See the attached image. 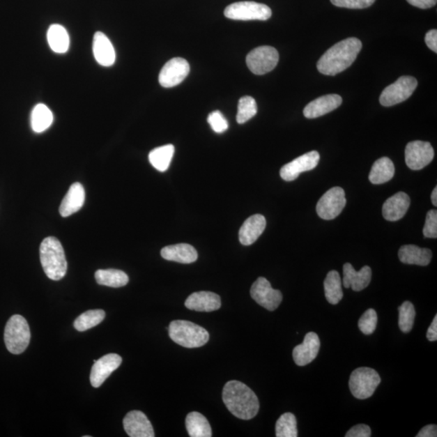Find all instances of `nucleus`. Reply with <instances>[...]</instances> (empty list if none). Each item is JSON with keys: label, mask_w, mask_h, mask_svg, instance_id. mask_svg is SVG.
<instances>
[{"label": "nucleus", "mask_w": 437, "mask_h": 437, "mask_svg": "<svg viewBox=\"0 0 437 437\" xmlns=\"http://www.w3.org/2000/svg\"><path fill=\"white\" fill-rule=\"evenodd\" d=\"M95 279L98 284L112 288H121L129 282L128 275L116 269L98 270Z\"/></svg>", "instance_id": "c756f323"}, {"label": "nucleus", "mask_w": 437, "mask_h": 437, "mask_svg": "<svg viewBox=\"0 0 437 437\" xmlns=\"http://www.w3.org/2000/svg\"><path fill=\"white\" fill-rule=\"evenodd\" d=\"M399 258L403 263L425 267L430 263L433 253L429 249L420 248L415 245H406L400 248Z\"/></svg>", "instance_id": "a878e982"}, {"label": "nucleus", "mask_w": 437, "mask_h": 437, "mask_svg": "<svg viewBox=\"0 0 437 437\" xmlns=\"http://www.w3.org/2000/svg\"><path fill=\"white\" fill-rule=\"evenodd\" d=\"M93 50L97 62L103 67H112L116 59V54L109 38L102 32L94 34Z\"/></svg>", "instance_id": "412c9836"}, {"label": "nucleus", "mask_w": 437, "mask_h": 437, "mask_svg": "<svg viewBox=\"0 0 437 437\" xmlns=\"http://www.w3.org/2000/svg\"><path fill=\"white\" fill-rule=\"evenodd\" d=\"M394 173L393 162L388 158H383L376 160L371 169L369 178L373 184H383L393 178Z\"/></svg>", "instance_id": "bb28decb"}, {"label": "nucleus", "mask_w": 437, "mask_h": 437, "mask_svg": "<svg viewBox=\"0 0 437 437\" xmlns=\"http://www.w3.org/2000/svg\"><path fill=\"white\" fill-rule=\"evenodd\" d=\"M434 158V149L429 142H410L405 150L406 164L413 170H420L429 165Z\"/></svg>", "instance_id": "f8f14e48"}, {"label": "nucleus", "mask_w": 437, "mask_h": 437, "mask_svg": "<svg viewBox=\"0 0 437 437\" xmlns=\"http://www.w3.org/2000/svg\"><path fill=\"white\" fill-rule=\"evenodd\" d=\"M279 59L277 49L264 46L251 50L246 57V64L254 74L262 75L273 71L277 66Z\"/></svg>", "instance_id": "1a4fd4ad"}, {"label": "nucleus", "mask_w": 437, "mask_h": 437, "mask_svg": "<svg viewBox=\"0 0 437 437\" xmlns=\"http://www.w3.org/2000/svg\"><path fill=\"white\" fill-rule=\"evenodd\" d=\"M84 200L85 192L83 185L79 183L72 184L60 205V215L63 217H68L77 213L82 208Z\"/></svg>", "instance_id": "b1692460"}, {"label": "nucleus", "mask_w": 437, "mask_h": 437, "mask_svg": "<svg viewBox=\"0 0 437 437\" xmlns=\"http://www.w3.org/2000/svg\"><path fill=\"white\" fill-rule=\"evenodd\" d=\"M425 43L433 52L437 53V31L436 29H431L426 33Z\"/></svg>", "instance_id": "37998d69"}, {"label": "nucleus", "mask_w": 437, "mask_h": 437, "mask_svg": "<svg viewBox=\"0 0 437 437\" xmlns=\"http://www.w3.org/2000/svg\"><path fill=\"white\" fill-rule=\"evenodd\" d=\"M325 298L331 305H337L344 298L342 279L338 271L330 270L324 281Z\"/></svg>", "instance_id": "7c9ffc66"}, {"label": "nucleus", "mask_w": 437, "mask_h": 437, "mask_svg": "<svg viewBox=\"0 0 437 437\" xmlns=\"http://www.w3.org/2000/svg\"><path fill=\"white\" fill-rule=\"evenodd\" d=\"M362 48L358 38H350L334 45L320 58L316 68L320 73L335 75L345 71L355 62Z\"/></svg>", "instance_id": "f257e3e1"}, {"label": "nucleus", "mask_w": 437, "mask_h": 437, "mask_svg": "<svg viewBox=\"0 0 437 437\" xmlns=\"http://www.w3.org/2000/svg\"><path fill=\"white\" fill-rule=\"evenodd\" d=\"M169 335L174 343L187 348H200L208 343L210 337L202 326L185 320L172 321L169 326Z\"/></svg>", "instance_id": "20e7f679"}, {"label": "nucleus", "mask_w": 437, "mask_h": 437, "mask_svg": "<svg viewBox=\"0 0 437 437\" xmlns=\"http://www.w3.org/2000/svg\"><path fill=\"white\" fill-rule=\"evenodd\" d=\"M346 204V200L344 189L335 187L329 190L319 199L316 204V213L321 219L334 220L343 212Z\"/></svg>", "instance_id": "9d476101"}, {"label": "nucleus", "mask_w": 437, "mask_h": 437, "mask_svg": "<svg viewBox=\"0 0 437 437\" xmlns=\"http://www.w3.org/2000/svg\"><path fill=\"white\" fill-rule=\"evenodd\" d=\"M418 82L417 79L408 75L400 77L394 84L386 87L380 96V103L383 107H393L397 104L405 102L416 89Z\"/></svg>", "instance_id": "6e6552de"}, {"label": "nucleus", "mask_w": 437, "mask_h": 437, "mask_svg": "<svg viewBox=\"0 0 437 437\" xmlns=\"http://www.w3.org/2000/svg\"><path fill=\"white\" fill-rule=\"evenodd\" d=\"M275 435L277 437H296L298 436V421L291 413H284L276 422Z\"/></svg>", "instance_id": "f704fd0d"}, {"label": "nucleus", "mask_w": 437, "mask_h": 437, "mask_svg": "<svg viewBox=\"0 0 437 437\" xmlns=\"http://www.w3.org/2000/svg\"><path fill=\"white\" fill-rule=\"evenodd\" d=\"M105 311L102 309L89 310L75 321L74 328L78 331H86L97 326L104 320Z\"/></svg>", "instance_id": "72a5a7b5"}, {"label": "nucleus", "mask_w": 437, "mask_h": 437, "mask_svg": "<svg viewBox=\"0 0 437 437\" xmlns=\"http://www.w3.org/2000/svg\"><path fill=\"white\" fill-rule=\"evenodd\" d=\"M437 436V427L434 424H429L422 429L416 437H436Z\"/></svg>", "instance_id": "a18cd8bd"}, {"label": "nucleus", "mask_w": 437, "mask_h": 437, "mask_svg": "<svg viewBox=\"0 0 437 437\" xmlns=\"http://www.w3.org/2000/svg\"><path fill=\"white\" fill-rule=\"evenodd\" d=\"M381 383L380 376L371 368H359L351 373L349 388L351 394L358 399H367L374 394Z\"/></svg>", "instance_id": "423d86ee"}, {"label": "nucleus", "mask_w": 437, "mask_h": 437, "mask_svg": "<svg viewBox=\"0 0 437 437\" xmlns=\"http://www.w3.org/2000/svg\"><path fill=\"white\" fill-rule=\"evenodd\" d=\"M123 359L118 354H108L98 360H94V365L90 374V383L94 388H98L122 364Z\"/></svg>", "instance_id": "2eb2a0df"}, {"label": "nucleus", "mask_w": 437, "mask_h": 437, "mask_svg": "<svg viewBox=\"0 0 437 437\" xmlns=\"http://www.w3.org/2000/svg\"><path fill=\"white\" fill-rule=\"evenodd\" d=\"M208 122L215 133H223L229 128L227 120L219 110H215L209 114Z\"/></svg>", "instance_id": "58836bf2"}, {"label": "nucleus", "mask_w": 437, "mask_h": 437, "mask_svg": "<svg viewBox=\"0 0 437 437\" xmlns=\"http://www.w3.org/2000/svg\"><path fill=\"white\" fill-rule=\"evenodd\" d=\"M399 328L404 333H409L413 328L415 310L413 303L410 301H405V302L399 307Z\"/></svg>", "instance_id": "e433bc0d"}, {"label": "nucleus", "mask_w": 437, "mask_h": 437, "mask_svg": "<svg viewBox=\"0 0 437 437\" xmlns=\"http://www.w3.org/2000/svg\"><path fill=\"white\" fill-rule=\"evenodd\" d=\"M223 401L227 408L238 419L254 418L259 411V401L254 392L238 381H230L223 390Z\"/></svg>", "instance_id": "f03ea898"}, {"label": "nucleus", "mask_w": 437, "mask_h": 437, "mask_svg": "<svg viewBox=\"0 0 437 437\" xmlns=\"http://www.w3.org/2000/svg\"><path fill=\"white\" fill-rule=\"evenodd\" d=\"M427 339L431 342L437 340V315L435 316L433 323H431L428 332H427Z\"/></svg>", "instance_id": "49530a36"}, {"label": "nucleus", "mask_w": 437, "mask_h": 437, "mask_svg": "<svg viewBox=\"0 0 437 437\" xmlns=\"http://www.w3.org/2000/svg\"><path fill=\"white\" fill-rule=\"evenodd\" d=\"M431 203H433V204L436 206V205H437V188L436 187L434 188L433 193H431Z\"/></svg>", "instance_id": "de8ad7c7"}, {"label": "nucleus", "mask_w": 437, "mask_h": 437, "mask_svg": "<svg viewBox=\"0 0 437 437\" xmlns=\"http://www.w3.org/2000/svg\"><path fill=\"white\" fill-rule=\"evenodd\" d=\"M123 427L130 437H154V430L148 417L140 411H132L125 416Z\"/></svg>", "instance_id": "dca6fc26"}, {"label": "nucleus", "mask_w": 437, "mask_h": 437, "mask_svg": "<svg viewBox=\"0 0 437 437\" xmlns=\"http://www.w3.org/2000/svg\"><path fill=\"white\" fill-rule=\"evenodd\" d=\"M162 258L180 263H194L198 259L197 250L189 244H177L167 246L162 250Z\"/></svg>", "instance_id": "393cba45"}, {"label": "nucleus", "mask_w": 437, "mask_h": 437, "mask_svg": "<svg viewBox=\"0 0 437 437\" xmlns=\"http://www.w3.org/2000/svg\"><path fill=\"white\" fill-rule=\"evenodd\" d=\"M40 259L49 279L60 280L66 275V256L61 243L56 238L49 237L43 240L40 246Z\"/></svg>", "instance_id": "7ed1b4c3"}, {"label": "nucleus", "mask_w": 437, "mask_h": 437, "mask_svg": "<svg viewBox=\"0 0 437 437\" xmlns=\"http://www.w3.org/2000/svg\"><path fill=\"white\" fill-rule=\"evenodd\" d=\"M320 339L314 332L305 335L303 344L296 346L293 355L295 363L298 366L307 365L315 360L319 353Z\"/></svg>", "instance_id": "f3484780"}, {"label": "nucleus", "mask_w": 437, "mask_h": 437, "mask_svg": "<svg viewBox=\"0 0 437 437\" xmlns=\"http://www.w3.org/2000/svg\"><path fill=\"white\" fill-rule=\"evenodd\" d=\"M343 270V284L346 289L351 288L355 291H360L368 287L371 282V270L369 266L356 271L353 265L345 263Z\"/></svg>", "instance_id": "aec40b11"}, {"label": "nucleus", "mask_w": 437, "mask_h": 437, "mask_svg": "<svg viewBox=\"0 0 437 437\" xmlns=\"http://www.w3.org/2000/svg\"><path fill=\"white\" fill-rule=\"evenodd\" d=\"M267 221L263 215L256 214L246 220L240 229L239 240L243 245L254 244L263 234Z\"/></svg>", "instance_id": "4be33fe9"}, {"label": "nucleus", "mask_w": 437, "mask_h": 437, "mask_svg": "<svg viewBox=\"0 0 437 437\" xmlns=\"http://www.w3.org/2000/svg\"><path fill=\"white\" fill-rule=\"evenodd\" d=\"M54 121V116L46 105L38 104L33 109L31 125L34 132L42 133L47 130Z\"/></svg>", "instance_id": "473e14b6"}, {"label": "nucleus", "mask_w": 437, "mask_h": 437, "mask_svg": "<svg viewBox=\"0 0 437 437\" xmlns=\"http://www.w3.org/2000/svg\"><path fill=\"white\" fill-rule=\"evenodd\" d=\"M190 73V64L183 58H174L165 63L159 75V83L164 88H173L182 83Z\"/></svg>", "instance_id": "ddd939ff"}, {"label": "nucleus", "mask_w": 437, "mask_h": 437, "mask_svg": "<svg viewBox=\"0 0 437 437\" xmlns=\"http://www.w3.org/2000/svg\"><path fill=\"white\" fill-rule=\"evenodd\" d=\"M411 199L404 192H399L385 201L383 208L384 218L397 221L404 218L410 208Z\"/></svg>", "instance_id": "5701e85b"}, {"label": "nucleus", "mask_w": 437, "mask_h": 437, "mask_svg": "<svg viewBox=\"0 0 437 437\" xmlns=\"http://www.w3.org/2000/svg\"><path fill=\"white\" fill-rule=\"evenodd\" d=\"M346 437H370L371 429L366 424H358L351 428L345 435Z\"/></svg>", "instance_id": "79ce46f5"}, {"label": "nucleus", "mask_w": 437, "mask_h": 437, "mask_svg": "<svg viewBox=\"0 0 437 437\" xmlns=\"http://www.w3.org/2000/svg\"><path fill=\"white\" fill-rule=\"evenodd\" d=\"M423 233L427 238H437V212L436 210H430L427 213Z\"/></svg>", "instance_id": "ea45409f"}, {"label": "nucleus", "mask_w": 437, "mask_h": 437, "mask_svg": "<svg viewBox=\"0 0 437 437\" xmlns=\"http://www.w3.org/2000/svg\"><path fill=\"white\" fill-rule=\"evenodd\" d=\"M185 426L190 436L210 437L213 436L212 428L205 417L196 411L190 413L185 419Z\"/></svg>", "instance_id": "c85d7f7f"}, {"label": "nucleus", "mask_w": 437, "mask_h": 437, "mask_svg": "<svg viewBox=\"0 0 437 437\" xmlns=\"http://www.w3.org/2000/svg\"><path fill=\"white\" fill-rule=\"evenodd\" d=\"M319 160L320 155L316 151L300 155L281 168L280 177L286 182H291L298 178L301 173L307 172L318 167Z\"/></svg>", "instance_id": "4468645a"}, {"label": "nucleus", "mask_w": 437, "mask_h": 437, "mask_svg": "<svg viewBox=\"0 0 437 437\" xmlns=\"http://www.w3.org/2000/svg\"><path fill=\"white\" fill-rule=\"evenodd\" d=\"M250 295L256 302L269 311L277 309L283 300L281 291L273 289L269 281L263 277L255 281L251 287Z\"/></svg>", "instance_id": "9b49d317"}, {"label": "nucleus", "mask_w": 437, "mask_h": 437, "mask_svg": "<svg viewBox=\"0 0 437 437\" xmlns=\"http://www.w3.org/2000/svg\"><path fill=\"white\" fill-rule=\"evenodd\" d=\"M31 334L26 319L21 315H13L8 321L4 330V342L9 353L19 355L28 348Z\"/></svg>", "instance_id": "39448f33"}, {"label": "nucleus", "mask_w": 437, "mask_h": 437, "mask_svg": "<svg viewBox=\"0 0 437 437\" xmlns=\"http://www.w3.org/2000/svg\"><path fill=\"white\" fill-rule=\"evenodd\" d=\"M273 12L267 5L251 2H238L224 10V16L236 21H267Z\"/></svg>", "instance_id": "0eeeda50"}, {"label": "nucleus", "mask_w": 437, "mask_h": 437, "mask_svg": "<svg viewBox=\"0 0 437 437\" xmlns=\"http://www.w3.org/2000/svg\"><path fill=\"white\" fill-rule=\"evenodd\" d=\"M376 0H330L335 6L351 9L367 8L374 3Z\"/></svg>", "instance_id": "a19ab883"}, {"label": "nucleus", "mask_w": 437, "mask_h": 437, "mask_svg": "<svg viewBox=\"0 0 437 437\" xmlns=\"http://www.w3.org/2000/svg\"><path fill=\"white\" fill-rule=\"evenodd\" d=\"M185 306L198 312H213L221 307L220 296L212 291H197L189 296Z\"/></svg>", "instance_id": "6ab92c4d"}, {"label": "nucleus", "mask_w": 437, "mask_h": 437, "mask_svg": "<svg viewBox=\"0 0 437 437\" xmlns=\"http://www.w3.org/2000/svg\"><path fill=\"white\" fill-rule=\"evenodd\" d=\"M406 1L416 8L428 9L435 6L437 0H406Z\"/></svg>", "instance_id": "c03bdc74"}, {"label": "nucleus", "mask_w": 437, "mask_h": 437, "mask_svg": "<svg viewBox=\"0 0 437 437\" xmlns=\"http://www.w3.org/2000/svg\"><path fill=\"white\" fill-rule=\"evenodd\" d=\"M47 40L49 46L54 52L64 54L68 52L70 47L69 34L62 25H50L47 32Z\"/></svg>", "instance_id": "cd10ccee"}, {"label": "nucleus", "mask_w": 437, "mask_h": 437, "mask_svg": "<svg viewBox=\"0 0 437 437\" xmlns=\"http://www.w3.org/2000/svg\"><path fill=\"white\" fill-rule=\"evenodd\" d=\"M258 112L257 103L252 97L245 96L240 99L238 103L237 122L243 124L254 118Z\"/></svg>", "instance_id": "c9c22d12"}, {"label": "nucleus", "mask_w": 437, "mask_h": 437, "mask_svg": "<svg viewBox=\"0 0 437 437\" xmlns=\"http://www.w3.org/2000/svg\"><path fill=\"white\" fill-rule=\"evenodd\" d=\"M174 150V145L168 144L151 151L148 155L151 164L160 172H165L172 162Z\"/></svg>", "instance_id": "2f4dec72"}, {"label": "nucleus", "mask_w": 437, "mask_h": 437, "mask_svg": "<svg viewBox=\"0 0 437 437\" xmlns=\"http://www.w3.org/2000/svg\"><path fill=\"white\" fill-rule=\"evenodd\" d=\"M342 102L343 99L338 94L325 95L306 105L303 113L306 118H319L339 108Z\"/></svg>", "instance_id": "a211bd4d"}, {"label": "nucleus", "mask_w": 437, "mask_h": 437, "mask_svg": "<svg viewBox=\"0 0 437 437\" xmlns=\"http://www.w3.org/2000/svg\"><path fill=\"white\" fill-rule=\"evenodd\" d=\"M376 324H378V314L374 309H369L361 316L358 326L361 332L369 335L374 332Z\"/></svg>", "instance_id": "4c0bfd02"}]
</instances>
